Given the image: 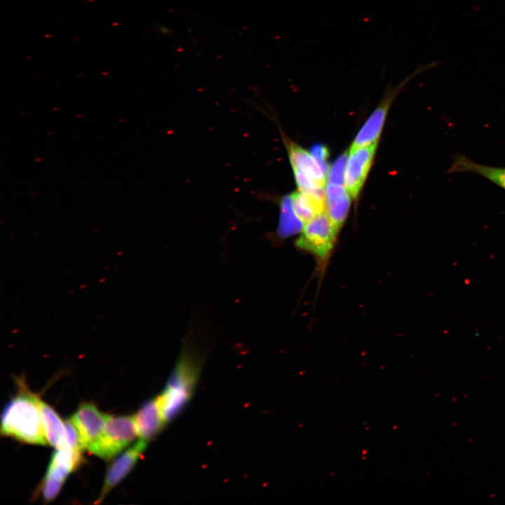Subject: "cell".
<instances>
[{
  "mask_svg": "<svg viewBox=\"0 0 505 505\" xmlns=\"http://www.w3.org/2000/svg\"><path fill=\"white\" fill-rule=\"evenodd\" d=\"M81 462V453L75 452L67 447L57 449L47 472L65 480L69 473L77 469Z\"/></svg>",
  "mask_w": 505,
  "mask_h": 505,
  "instance_id": "obj_14",
  "label": "cell"
},
{
  "mask_svg": "<svg viewBox=\"0 0 505 505\" xmlns=\"http://www.w3.org/2000/svg\"><path fill=\"white\" fill-rule=\"evenodd\" d=\"M447 172L449 173H475L485 177L505 191V168L480 164L459 154L454 157Z\"/></svg>",
  "mask_w": 505,
  "mask_h": 505,
  "instance_id": "obj_12",
  "label": "cell"
},
{
  "mask_svg": "<svg viewBox=\"0 0 505 505\" xmlns=\"http://www.w3.org/2000/svg\"><path fill=\"white\" fill-rule=\"evenodd\" d=\"M64 482L46 472L41 487L43 499L47 501L53 500L60 491Z\"/></svg>",
  "mask_w": 505,
  "mask_h": 505,
  "instance_id": "obj_18",
  "label": "cell"
},
{
  "mask_svg": "<svg viewBox=\"0 0 505 505\" xmlns=\"http://www.w3.org/2000/svg\"><path fill=\"white\" fill-rule=\"evenodd\" d=\"M19 393L6 405L1 421V432L22 442L46 445L39 397L21 382Z\"/></svg>",
  "mask_w": 505,
  "mask_h": 505,
  "instance_id": "obj_1",
  "label": "cell"
},
{
  "mask_svg": "<svg viewBox=\"0 0 505 505\" xmlns=\"http://www.w3.org/2000/svg\"><path fill=\"white\" fill-rule=\"evenodd\" d=\"M290 198L296 215L304 224L325 211V200L299 190Z\"/></svg>",
  "mask_w": 505,
  "mask_h": 505,
  "instance_id": "obj_15",
  "label": "cell"
},
{
  "mask_svg": "<svg viewBox=\"0 0 505 505\" xmlns=\"http://www.w3.org/2000/svg\"><path fill=\"white\" fill-rule=\"evenodd\" d=\"M39 405L48 443L56 449L67 447L65 422L50 406L40 398Z\"/></svg>",
  "mask_w": 505,
  "mask_h": 505,
  "instance_id": "obj_13",
  "label": "cell"
},
{
  "mask_svg": "<svg viewBox=\"0 0 505 505\" xmlns=\"http://www.w3.org/2000/svg\"><path fill=\"white\" fill-rule=\"evenodd\" d=\"M431 66H433V64L420 66L415 72H413L408 78L405 79L400 83L396 86H393L386 90L382 101L372 113L361 127L359 132L357 133L351 148H358L368 146L378 141V138L380 136L385 119L386 118L388 110L396 95L411 78Z\"/></svg>",
  "mask_w": 505,
  "mask_h": 505,
  "instance_id": "obj_6",
  "label": "cell"
},
{
  "mask_svg": "<svg viewBox=\"0 0 505 505\" xmlns=\"http://www.w3.org/2000/svg\"><path fill=\"white\" fill-rule=\"evenodd\" d=\"M377 142L364 147L350 148L347 158L344 186L353 198H356L372 166Z\"/></svg>",
  "mask_w": 505,
  "mask_h": 505,
  "instance_id": "obj_7",
  "label": "cell"
},
{
  "mask_svg": "<svg viewBox=\"0 0 505 505\" xmlns=\"http://www.w3.org/2000/svg\"><path fill=\"white\" fill-rule=\"evenodd\" d=\"M338 233L323 211L304 224L295 245L298 249L312 254L320 264H323L330 257Z\"/></svg>",
  "mask_w": 505,
  "mask_h": 505,
  "instance_id": "obj_4",
  "label": "cell"
},
{
  "mask_svg": "<svg viewBox=\"0 0 505 505\" xmlns=\"http://www.w3.org/2000/svg\"><path fill=\"white\" fill-rule=\"evenodd\" d=\"M138 436L135 416H109L105 431L90 450L94 454L110 459Z\"/></svg>",
  "mask_w": 505,
  "mask_h": 505,
  "instance_id": "obj_5",
  "label": "cell"
},
{
  "mask_svg": "<svg viewBox=\"0 0 505 505\" xmlns=\"http://www.w3.org/2000/svg\"><path fill=\"white\" fill-rule=\"evenodd\" d=\"M147 443L140 439L113 462L107 470L100 497L96 503L100 502L129 473L146 449Z\"/></svg>",
  "mask_w": 505,
  "mask_h": 505,
  "instance_id": "obj_9",
  "label": "cell"
},
{
  "mask_svg": "<svg viewBox=\"0 0 505 505\" xmlns=\"http://www.w3.org/2000/svg\"><path fill=\"white\" fill-rule=\"evenodd\" d=\"M198 365L195 359L184 351L176 364L163 393L157 397L166 422L175 419L190 400L198 376Z\"/></svg>",
  "mask_w": 505,
  "mask_h": 505,
  "instance_id": "obj_2",
  "label": "cell"
},
{
  "mask_svg": "<svg viewBox=\"0 0 505 505\" xmlns=\"http://www.w3.org/2000/svg\"><path fill=\"white\" fill-rule=\"evenodd\" d=\"M280 217L277 229L279 237L285 238L302 231L304 223L297 217L292 206L290 195L280 203Z\"/></svg>",
  "mask_w": 505,
  "mask_h": 505,
  "instance_id": "obj_16",
  "label": "cell"
},
{
  "mask_svg": "<svg viewBox=\"0 0 505 505\" xmlns=\"http://www.w3.org/2000/svg\"><path fill=\"white\" fill-rule=\"evenodd\" d=\"M347 154L339 156L328 170L327 182L344 184V173L347 161Z\"/></svg>",
  "mask_w": 505,
  "mask_h": 505,
  "instance_id": "obj_19",
  "label": "cell"
},
{
  "mask_svg": "<svg viewBox=\"0 0 505 505\" xmlns=\"http://www.w3.org/2000/svg\"><path fill=\"white\" fill-rule=\"evenodd\" d=\"M351 197L344 184L326 183L325 211L339 231L348 216Z\"/></svg>",
  "mask_w": 505,
  "mask_h": 505,
  "instance_id": "obj_10",
  "label": "cell"
},
{
  "mask_svg": "<svg viewBox=\"0 0 505 505\" xmlns=\"http://www.w3.org/2000/svg\"><path fill=\"white\" fill-rule=\"evenodd\" d=\"M283 140L298 190L314 193L319 187L325 188L329 170L327 163H321L311 152L285 136Z\"/></svg>",
  "mask_w": 505,
  "mask_h": 505,
  "instance_id": "obj_3",
  "label": "cell"
},
{
  "mask_svg": "<svg viewBox=\"0 0 505 505\" xmlns=\"http://www.w3.org/2000/svg\"><path fill=\"white\" fill-rule=\"evenodd\" d=\"M138 436L147 442L155 438L166 424L158 398L147 400L135 415Z\"/></svg>",
  "mask_w": 505,
  "mask_h": 505,
  "instance_id": "obj_11",
  "label": "cell"
},
{
  "mask_svg": "<svg viewBox=\"0 0 505 505\" xmlns=\"http://www.w3.org/2000/svg\"><path fill=\"white\" fill-rule=\"evenodd\" d=\"M109 416L93 403H83L71 417L79 431L84 448L89 452L102 437Z\"/></svg>",
  "mask_w": 505,
  "mask_h": 505,
  "instance_id": "obj_8",
  "label": "cell"
},
{
  "mask_svg": "<svg viewBox=\"0 0 505 505\" xmlns=\"http://www.w3.org/2000/svg\"><path fill=\"white\" fill-rule=\"evenodd\" d=\"M316 159L323 163H326V159L328 156V151L326 147L322 145L314 146L311 152Z\"/></svg>",
  "mask_w": 505,
  "mask_h": 505,
  "instance_id": "obj_20",
  "label": "cell"
},
{
  "mask_svg": "<svg viewBox=\"0 0 505 505\" xmlns=\"http://www.w3.org/2000/svg\"><path fill=\"white\" fill-rule=\"evenodd\" d=\"M65 426L67 447L75 452L81 453L85 448L77 427L71 418L65 422Z\"/></svg>",
  "mask_w": 505,
  "mask_h": 505,
  "instance_id": "obj_17",
  "label": "cell"
}]
</instances>
